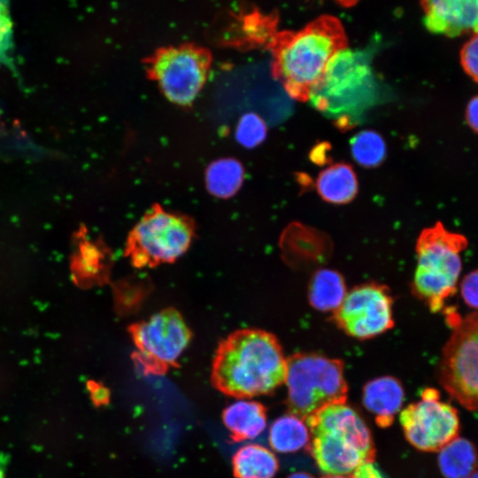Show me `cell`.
I'll return each instance as SVG.
<instances>
[{
    "label": "cell",
    "mask_w": 478,
    "mask_h": 478,
    "mask_svg": "<svg viewBox=\"0 0 478 478\" xmlns=\"http://www.w3.org/2000/svg\"><path fill=\"white\" fill-rule=\"evenodd\" d=\"M269 48L274 77L291 97L306 101L347 37L340 20L325 15L298 31L274 33Z\"/></svg>",
    "instance_id": "cell-2"
},
{
    "label": "cell",
    "mask_w": 478,
    "mask_h": 478,
    "mask_svg": "<svg viewBox=\"0 0 478 478\" xmlns=\"http://www.w3.org/2000/svg\"><path fill=\"white\" fill-rule=\"evenodd\" d=\"M460 63L464 71L478 82V32L463 45L460 50Z\"/></svg>",
    "instance_id": "cell-25"
},
{
    "label": "cell",
    "mask_w": 478,
    "mask_h": 478,
    "mask_svg": "<svg viewBox=\"0 0 478 478\" xmlns=\"http://www.w3.org/2000/svg\"><path fill=\"white\" fill-rule=\"evenodd\" d=\"M235 135L241 144L254 147L266 138V127L259 116L255 113H247L241 118Z\"/></svg>",
    "instance_id": "cell-24"
},
{
    "label": "cell",
    "mask_w": 478,
    "mask_h": 478,
    "mask_svg": "<svg viewBox=\"0 0 478 478\" xmlns=\"http://www.w3.org/2000/svg\"><path fill=\"white\" fill-rule=\"evenodd\" d=\"M0 8H7V0H0Z\"/></svg>",
    "instance_id": "cell-34"
},
{
    "label": "cell",
    "mask_w": 478,
    "mask_h": 478,
    "mask_svg": "<svg viewBox=\"0 0 478 478\" xmlns=\"http://www.w3.org/2000/svg\"><path fill=\"white\" fill-rule=\"evenodd\" d=\"M127 332L135 348L132 359L143 374L154 375L176 367L193 336L182 314L173 307L129 325Z\"/></svg>",
    "instance_id": "cell-9"
},
{
    "label": "cell",
    "mask_w": 478,
    "mask_h": 478,
    "mask_svg": "<svg viewBox=\"0 0 478 478\" xmlns=\"http://www.w3.org/2000/svg\"><path fill=\"white\" fill-rule=\"evenodd\" d=\"M222 420L234 441L251 440L266 428V407L257 401L237 400L225 408Z\"/></svg>",
    "instance_id": "cell-15"
},
{
    "label": "cell",
    "mask_w": 478,
    "mask_h": 478,
    "mask_svg": "<svg viewBox=\"0 0 478 478\" xmlns=\"http://www.w3.org/2000/svg\"><path fill=\"white\" fill-rule=\"evenodd\" d=\"M78 247V254L73 260V269L78 280L89 281L97 275L101 251L99 245L82 236Z\"/></svg>",
    "instance_id": "cell-23"
},
{
    "label": "cell",
    "mask_w": 478,
    "mask_h": 478,
    "mask_svg": "<svg viewBox=\"0 0 478 478\" xmlns=\"http://www.w3.org/2000/svg\"><path fill=\"white\" fill-rule=\"evenodd\" d=\"M243 181V168L233 158H223L212 163L206 170L207 189L218 197H232L240 189Z\"/></svg>",
    "instance_id": "cell-21"
},
{
    "label": "cell",
    "mask_w": 478,
    "mask_h": 478,
    "mask_svg": "<svg viewBox=\"0 0 478 478\" xmlns=\"http://www.w3.org/2000/svg\"><path fill=\"white\" fill-rule=\"evenodd\" d=\"M320 196L327 202L345 204L358 192V180L352 167L344 163L335 164L323 170L316 181Z\"/></svg>",
    "instance_id": "cell-16"
},
{
    "label": "cell",
    "mask_w": 478,
    "mask_h": 478,
    "mask_svg": "<svg viewBox=\"0 0 478 478\" xmlns=\"http://www.w3.org/2000/svg\"><path fill=\"white\" fill-rule=\"evenodd\" d=\"M232 466L235 478H274L279 469V461L267 448L249 443L235 453Z\"/></svg>",
    "instance_id": "cell-17"
},
{
    "label": "cell",
    "mask_w": 478,
    "mask_h": 478,
    "mask_svg": "<svg viewBox=\"0 0 478 478\" xmlns=\"http://www.w3.org/2000/svg\"><path fill=\"white\" fill-rule=\"evenodd\" d=\"M12 44V21L7 9L0 8V63L6 59Z\"/></svg>",
    "instance_id": "cell-27"
},
{
    "label": "cell",
    "mask_w": 478,
    "mask_h": 478,
    "mask_svg": "<svg viewBox=\"0 0 478 478\" xmlns=\"http://www.w3.org/2000/svg\"><path fill=\"white\" fill-rule=\"evenodd\" d=\"M351 478H383L381 471L374 462H366L359 466L350 476Z\"/></svg>",
    "instance_id": "cell-29"
},
{
    "label": "cell",
    "mask_w": 478,
    "mask_h": 478,
    "mask_svg": "<svg viewBox=\"0 0 478 478\" xmlns=\"http://www.w3.org/2000/svg\"><path fill=\"white\" fill-rule=\"evenodd\" d=\"M196 229L189 216L154 204L129 231L124 256L136 269L174 263L190 248Z\"/></svg>",
    "instance_id": "cell-6"
},
{
    "label": "cell",
    "mask_w": 478,
    "mask_h": 478,
    "mask_svg": "<svg viewBox=\"0 0 478 478\" xmlns=\"http://www.w3.org/2000/svg\"><path fill=\"white\" fill-rule=\"evenodd\" d=\"M335 1H337L340 4L345 7L352 6L358 2V0H335Z\"/></svg>",
    "instance_id": "cell-32"
},
{
    "label": "cell",
    "mask_w": 478,
    "mask_h": 478,
    "mask_svg": "<svg viewBox=\"0 0 478 478\" xmlns=\"http://www.w3.org/2000/svg\"><path fill=\"white\" fill-rule=\"evenodd\" d=\"M466 117L470 127L478 133V96L473 97L466 107Z\"/></svg>",
    "instance_id": "cell-30"
},
{
    "label": "cell",
    "mask_w": 478,
    "mask_h": 478,
    "mask_svg": "<svg viewBox=\"0 0 478 478\" xmlns=\"http://www.w3.org/2000/svg\"><path fill=\"white\" fill-rule=\"evenodd\" d=\"M437 374L451 398L467 410L478 411V311L453 325L442 350Z\"/></svg>",
    "instance_id": "cell-10"
},
{
    "label": "cell",
    "mask_w": 478,
    "mask_h": 478,
    "mask_svg": "<svg viewBox=\"0 0 478 478\" xmlns=\"http://www.w3.org/2000/svg\"><path fill=\"white\" fill-rule=\"evenodd\" d=\"M322 478H346L343 475H331V474H326Z\"/></svg>",
    "instance_id": "cell-33"
},
{
    "label": "cell",
    "mask_w": 478,
    "mask_h": 478,
    "mask_svg": "<svg viewBox=\"0 0 478 478\" xmlns=\"http://www.w3.org/2000/svg\"><path fill=\"white\" fill-rule=\"evenodd\" d=\"M427 28L458 36L478 32V0H420Z\"/></svg>",
    "instance_id": "cell-13"
},
{
    "label": "cell",
    "mask_w": 478,
    "mask_h": 478,
    "mask_svg": "<svg viewBox=\"0 0 478 478\" xmlns=\"http://www.w3.org/2000/svg\"><path fill=\"white\" fill-rule=\"evenodd\" d=\"M87 389L95 406H102L109 403L111 392L103 383L91 380L88 382Z\"/></svg>",
    "instance_id": "cell-28"
},
{
    "label": "cell",
    "mask_w": 478,
    "mask_h": 478,
    "mask_svg": "<svg viewBox=\"0 0 478 478\" xmlns=\"http://www.w3.org/2000/svg\"><path fill=\"white\" fill-rule=\"evenodd\" d=\"M371 62L368 50L338 51L310 94L312 106L340 129L353 127L382 100V87Z\"/></svg>",
    "instance_id": "cell-3"
},
{
    "label": "cell",
    "mask_w": 478,
    "mask_h": 478,
    "mask_svg": "<svg viewBox=\"0 0 478 478\" xmlns=\"http://www.w3.org/2000/svg\"><path fill=\"white\" fill-rule=\"evenodd\" d=\"M399 420L407 441L422 451H440L460 429L457 409L442 401L433 388L425 389L420 400L408 405Z\"/></svg>",
    "instance_id": "cell-11"
},
{
    "label": "cell",
    "mask_w": 478,
    "mask_h": 478,
    "mask_svg": "<svg viewBox=\"0 0 478 478\" xmlns=\"http://www.w3.org/2000/svg\"><path fill=\"white\" fill-rule=\"evenodd\" d=\"M469 478H478V471L473 473V474Z\"/></svg>",
    "instance_id": "cell-35"
},
{
    "label": "cell",
    "mask_w": 478,
    "mask_h": 478,
    "mask_svg": "<svg viewBox=\"0 0 478 478\" xmlns=\"http://www.w3.org/2000/svg\"><path fill=\"white\" fill-rule=\"evenodd\" d=\"M477 464V452L469 440L456 437L438 455L439 469L444 478H469Z\"/></svg>",
    "instance_id": "cell-18"
},
{
    "label": "cell",
    "mask_w": 478,
    "mask_h": 478,
    "mask_svg": "<svg viewBox=\"0 0 478 478\" xmlns=\"http://www.w3.org/2000/svg\"><path fill=\"white\" fill-rule=\"evenodd\" d=\"M467 245L465 235L448 230L441 222L420 234L412 289L432 312L443 310L456 293L462 270L461 254Z\"/></svg>",
    "instance_id": "cell-5"
},
{
    "label": "cell",
    "mask_w": 478,
    "mask_h": 478,
    "mask_svg": "<svg viewBox=\"0 0 478 478\" xmlns=\"http://www.w3.org/2000/svg\"><path fill=\"white\" fill-rule=\"evenodd\" d=\"M305 420L311 435L306 450L324 474L351 476L362 464L374 462L370 430L346 402L328 405Z\"/></svg>",
    "instance_id": "cell-4"
},
{
    "label": "cell",
    "mask_w": 478,
    "mask_h": 478,
    "mask_svg": "<svg viewBox=\"0 0 478 478\" xmlns=\"http://www.w3.org/2000/svg\"><path fill=\"white\" fill-rule=\"evenodd\" d=\"M287 358L277 337L258 328H242L220 340L215 350L211 382L235 398L272 393L285 382Z\"/></svg>",
    "instance_id": "cell-1"
},
{
    "label": "cell",
    "mask_w": 478,
    "mask_h": 478,
    "mask_svg": "<svg viewBox=\"0 0 478 478\" xmlns=\"http://www.w3.org/2000/svg\"><path fill=\"white\" fill-rule=\"evenodd\" d=\"M287 478H315L312 474L305 472H295L290 474Z\"/></svg>",
    "instance_id": "cell-31"
},
{
    "label": "cell",
    "mask_w": 478,
    "mask_h": 478,
    "mask_svg": "<svg viewBox=\"0 0 478 478\" xmlns=\"http://www.w3.org/2000/svg\"><path fill=\"white\" fill-rule=\"evenodd\" d=\"M405 392L401 382L391 376L373 379L363 388L362 401L375 417L380 428H388L403 405Z\"/></svg>",
    "instance_id": "cell-14"
},
{
    "label": "cell",
    "mask_w": 478,
    "mask_h": 478,
    "mask_svg": "<svg viewBox=\"0 0 478 478\" xmlns=\"http://www.w3.org/2000/svg\"><path fill=\"white\" fill-rule=\"evenodd\" d=\"M351 150L354 159L361 166H379L385 158L386 145L376 132L365 130L356 134L351 140Z\"/></svg>",
    "instance_id": "cell-22"
},
{
    "label": "cell",
    "mask_w": 478,
    "mask_h": 478,
    "mask_svg": "<svg viewBox=\"0 0 478 478\" xmlns=\"http://www.w3.org/2000/svg\"><path fill=\"white\" fill-rule=\"evenodd\" d=\"M459 289L464 303L474 311H478V268L462 278Z\"/></svg>",
    "instance_id": "cell-26"
},
{
    "label": "cell",
    "mask_w": 478,
    "mask_h": 478,
    "mask_svg": "<svg viewBox=\"0 0 478 478\" xmlns=\"http://www.w3.org/2000/svg\"><path fill=\"white\" fill-rule=\"evenodd\" d=\"M285 383L288 410L303 420L328 405L346 402L348 386L340 359L296 353L287 358Z\"/></svg>",
    "instance_id": "cell-7"
},
{
    "label": "cell",
    "mask_w": 478,
    "mask_h": 478,
    "mask_svg": "<svg viewBox=\"0 0 478 478\" xmlns=\"http://www.w3.org/2000/svg\"><path fill=\"white\" fill-rule=\"evenodd\" d=\"M347 294L342 275L330 269L316 272L310 282L308 297L312 307L335 312Z\"/></svg>",
    "instance_id": "cell-20"
},
{
    "label": "cell",
    "mask_w": 478,
    "mask_h": 478,
    "mask_svg": "<svg viewBox=\"0 0 478 478\" xmlns=\"http://www.w3.org/2000/svg\"><path fill=\"white\" fill-rule=\"evenodd\" d=\"M334 321L348 335L368 339L390 329L394 325L392 297L389 289L378 283H366L347 292L334 312Z\"/></svg>",
    "instance_id": "cell-12"
},
{
    "label": "cell",
    "mask_w": 478,
    "mask_h": 478,
    "mask_svg": "<svg viewBox=\"0 0 478 478\" xmlns=\"http://www.w3.org/2000/svg\"><path fill=\"white\" fill-rule=\"evenodd\" d=\"M212 54L191 42L157 49L144 59V69L170 102L190 106L203 89L212 66Z\"/></svg>",
    "instance_id": "cell-8"
},
{
    "label": "cell",
    "mask_w": 478,
    "mask_h": 478,
    "mask_svg": "<svg viewBox=\"0 0 478 478\" xmlns=\"http://www.w3.org/2000/svg\"><path fill=\"white\" fill-rule=\"evenodd\" d=\"M310 438L306 424L292 413L279 417L269 428V444L272 449L281 453L294 452L306 448Z\"/></svg>",
    "instance_id": "cell-19"
}]
</instances>
